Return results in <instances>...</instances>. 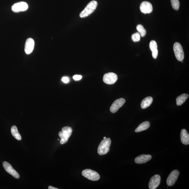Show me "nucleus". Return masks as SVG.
<instances>
[{"label": "nucleus", "mask_w": 189, "mask_h": 189, "mask_svg": "<svg viewBox=\"0 0 189 189\" xmlns=\"http://www.w3.org/2000/svg\"><path fill=\"white\" fill-rule=\"evenodd\" d=\"M188 94H183L178 96L176 99L177 105L178 106H180V105H183L188 99Z\"/></svg>", "instance_id": "a211bd4d"}, {"label": "nucleus", "mask_w": 189, "mask_h": 189, "mask_svg": "<svg viewBox=\"0 0 189 189\" xmlns=\"http://www.w3.org/2000/svg\"><path fill=\"white\" fill-rule=\"evenodd\" d=\"M179 175V172L177 170H174L170 173L167 179V183L168 186H171L175 184Z\"/></svg>", "instance_id": "6e6552de"}, {"label": "nucleus", "mask_w": 189, "mask_h": 189, "mask_svg": "<svg viewBox=\"0 0 189 189\" xmlns=\"http://www.w3.org/2000/svg\"><path fill=\"white\" fill-rule=\"evenodd\" d=\"M140 9L144 14H150L152 11L153 7L151 3L147 1H144L141 4Z\"/></svg>", "instance_id": "f8f14e48"}, {"label": "nucleus", "mask_w": 189, "mask_h": 189, "mask_svg": "<svg viewBox=\"0 0 189 189\" xmlns=\"http://www.w3.org/2000/svg\"><path fill=\"white\" fill-rule=\"evenodd\" d=\"M111 144V140L110 138H107L102 141L98 147L97 151L99 154L103 155L106 154L110 150Z\"/></svg>", "instance_id": "f257e3e1"}, {"label": "nucleus", "mask_w": 189, "mask_h": 189, "mask_svg": "<svg viewBox=\"0 0 189 189\" xmlns=\"http://www.w3.org/2000/svg\"><path fill=\"white\" fill-rule=\"evenodd\" d=\"M106 138V137H104L103 139H105Z\"/></svg>", "instance_id": "bb28decb"}, {"label": "nucleus", "mask_w": 189, "mask_h": 189, "mask_svg": "<svg viewBox=\"0 0 189 189\" xmlns=\"http://www.w3.org/2000/svg\"><path fill=\"white\" fill-rule=\"evenodd\" d=\"M150 122L145 121L140 124L137 128L135 130V132H141L149 128L150 126Z\"/></svg>", "instance_id": "6ab92c4d"}, {"label": "nucleus", "mask_w": 189, "mask_h": 189, "mask_svg": "<svg viewBox=\"0 0 189 189\" xmlns=\"http://www.w3.org/2000/svg\"><path fill=\"white\" fill-rule=\"evenodd\" d=\"M34 46V42L31 38L27 39L25 44V51L27 54H30L33 50Z\"/></svg>", "instance_id": "ddd939ff"}, {"label": "nucleus", "mask_w": 189, "mask_h": 189, "mask_svg": "<svg viewBox=\"0 0 189 189\" xmlns=\"http://www.w3.org/2000/svg\"><path fill=\"white\" fill-rule=\"evenodd\" d=\"M72 129L69 127H63L62 131L59 133V135L60 137L61 140L60 143L61 144H64L68 142V139L72 134Z\"/></svg>", "instance_id": "7ed1b4c3"}, {"label": "nucleus", "mask_w": 189, "mask_h": 189, "mask_svg": "<svg viewBox=\"0 0 189 189\" xmlns=\"http://www.w3.org/2000/svg\"><path fill=\"white\" fill-rule=\"evenodd\" d=\"M152 158L151 155H142L137 157L135 161L137 164H142L145 163L150 160Z\"/></svg>", "instance_id": "4468645a"}, {"label": "nucleus", "mask_w": 189, "mask_h": 189, "mask_svg": "<svg viewBox=\"0 0 189 189\" xmlns=\"http://www.w3.org/2000/svg\"><path fill=\"white\" fill-rule=\"evenodd\" d=\"M28 8V5L25 2H20L14 4L12 6V10L13 12L17 13L24 11Z\"/></svg>", "instance_id": "0eeeda50"}, {"label": "nucleus", "mask_w": 189, "mask_h": 189, "mask_svg": "<svg viewBox=\"0 0 189 189\" xmlns=\"http://www.w3.org/2000/svg\"><path fill=\"white\" fill-rule=\"evenodd\" d=\"M62 81L64 83H68L69 81V79L68 77H62Z\"/></svg>", "instance_id": "393cba45"}, {"label": "nucleus", "mask_w": 189, "mask_h": 189, "mask_svg": "<svg viewBox=\"0 0 189 189\" xmlns=\"http://www.w3.org/2000/svg\"><path fill=\"white\" fill-rule=\"evenodd\" d=\"M97 2L93 1H90L85 7V9L79 14V16L81 18H85L89 16L96 10L97 6Z\"/></svg>", "instance_id": "f03ea898"}, {"label": "nucleus", "mask_w": 189, "mask_h": 189, "mask_svg": "<svg viewBox=\"0 0 189 189\" xmlns=\"http://www.w3.org/2000/svg\"><path fill=\"white\" fill-rule=\"evenodd\" d=\"M48 188H49V189H58V188H54V187H53L51 186H49Z\"/></svg>", "instance_id": "a878e982"}, {"label": "nucleus", "mask_w": 189, "mask_h": 189, "mask_svg": "<svg viewBox=\"0 0 189 189\" xmlns=\"http://www.w3.org/2000/svg\"><path fill=\"white\" fill-rule=\"evenodd\" d=\"M11 132L12 136L16 140H21V137L18 132L17 128L16 126L15 125L12 126L11 128Z\"/></svg>", "instance_id": "aec40b11"}, {"label": "nucleus", "mask_w": 189, "mask_h": 189, "mask_svg": "<svg viewBox=\"0 0 189 189\" xmlns=\"http://www.w3.org/2000/svg\"><path fill=\"white\" fill-rule=\"evenodd\" d=\"M137 29L138 33H140L141 36L144 37L145 36L146 31L143 26L140 24L138 25L137 26Z\"/></svg>", "instance_id": "412c9836"}, {"label": "nucleus", "mask_w": 189, "mask_h": 189, "mask_svg": "<svg viewBox=\"0 0 189 189\" xmlns=\"http://www.w3.org/2000/svg\"><path fill=\"white\" fill-rule=\"evenodd\" d=\"M125 102V100L123 98H120L116 100L111 105L110 108V112L113 113L116 112L120 107L123 106Z\"/></svg>", "instance_id": "1a4fd4ad"}, {"label": "nucleus", "mask_w": 189, "mask_h": 189, "mask_svg": "<svg viewBox=\"0 0 189 189\" xmlns=\"http://www.w3.org/2000/svg\"><path fill=\"white\" fill-rule=\"evenodd\" d=\"M60 140V139H58V140Z\"/></svg>", "instance_id": "cd10ccee"}, {"label": "nucleus", "mask_w": 189, "mask_h": 189, "mask_svg": "<svg viewBox=\"0 0 189 189\" xmlns=\"http://www.w3.org/2000/svg\"><path fill=\"white\" fill-rule=\"evenodd\" d=\"M131 38L133 42H138L140 41V35L138 32H136L132 35Z\"/></svg>", "instance_id": "5701e85b"}, {"label": "nucleus", "mask_w": 189, "mask_h": 189, "mask_svg": "<svg viewBox=\"0 0 189 189\" xmlns=\"http://www.w3.org/2000/svg\"><path fill=\"white\" fill-rule=\"evenodd\" d=\"M161 181L160 176L156 175H154L150 180L149 186L150 189L157 188L160 185Z\"/></svg>", "instance_id": "9b49d317"}, {"label": "nucleus", "mask_w": 189, "mask_h": 189, "mask_svg": "<svg viewBox=\"0 0 189 189\" xmlns=\"http://www.w3.org/2000/svg\"><path fill=\"white\" fill-rule=\"evenodd\" d=\"M153 101V98L150 96L145 98L141 103V107L143 109L147 108L152 104Z\"/></svg>", "instance_id": "f3484780"}, {"label": "nucleus", "mask_w": 189, "mask_h": 189, "mask_svg": "<svg viewBox=\"0 0 189 189\" xmlns=\"http://www.w3.org/2000/svg\"><path fill=\"white\" fill-rule=\"evenodd\" d=\"M118 79L117 75L113 73L105 74L103 76V81L105 83L108 84H114Z\"/></svg>", "instance_id": "423d86ee"}, {"label": "nucleus", "mask_w": 189, "mask_h": 189, "mask_svg": "<svg viewBox=\"0 0 189 189\" xmlns=\"http://www.w3.org/2000/svg\"><path fill=\"white\" fill-rule=\"evenodd\" d=\"M82 174L83 177L92 181L99 180L100 177L97 172L89 169L83 170Z\"/></svg>", "instance_id": "39448f33"}, {"label": "nucleus", "mask_w": 189, "mask_h": 189, "mask_svg": "<svg viewBox=\"0 0 189 189\" xmlns=\"http://www.w3.org/2000/svg\"><path fill=\"white\" fill-rule=\"evenodd\" d=\"M149 46L150 49L152 52V55L153 58L155 59H157L158 55L157 42L155 40H152L150 42Z\"/></svg>", "instance_id": "2eb2a0df"}, {"label": "nucleus", "mask_w": 189, "mask_h": 189, "mask_svg": "<svg viewBox=\"0 0 189 189\" xmlns=\"http://www.w3.org/2000/svg\"><path fill=\"white\" fill-rule=\"evenodd\" d=\"M180 138L181 142L185 145L189 144V135L186 129H183L181 130L180 134Z\"/></svg>", "instance_id": "dca6fc26"}, {"label": "nucleus", "mask_w": 189, "mask_h": 189, "mask_svg": "<svg viewBox=\"0 0 189 189\" xmlns=\"http://www.w3.org/2000/svg\"><path fill=\"white\" fill-rule=\"evenodd\" d=\"M82 76L81 75H76L73 77V79L75 81L80 80L82 79Z\"/></svg>", "instance_id": "b1692460"}, {"label": "nucleus", "mask_w": 189, "mask_h": 189, "mask_svg": "<svg viewBox=\"0 0 189 189\" xmlns=\"http://www.w3.org/2000/svg\"><path fill=\"white\" fill-rule=\"evenodd\" d=\"M3 165L4 168L7 172L15 178L17 179L19 178L20 176L19 174L12 168L10 164L6 162H4L3 163Z\"/></svg>", "instance_id": "9d476101"}, {"label": "nucleus", "mask_w": 189, "mask_h": 189, "mask_svg": "<svg viewBox=\"0 0 189 189\" xmlns=\"http://www.w3.org/2000/svg\"><path fill=\"white\" fill-rule=\"evenodd\" d=\"M173 50L176 58L180 62H182L184 58V54L181 44L175 42L173 45Z\"/></svg>", "instance_id": "20e7f679"}, {"label": "nucleus", "mask_w": 189, "mask_h": 189, "mask_svg": "<svg viewBox=\"0 0 189 189\" xmlns=\"http://www.w3.org/2000/svg\"><path fill=\"white\" fill-rule=\"evenodd\" d=\"M172 7L175 10H179L180 7V3L179 0H171Z\"/></svg>", "instance_id": "4be33fe9"}]
</instances>
